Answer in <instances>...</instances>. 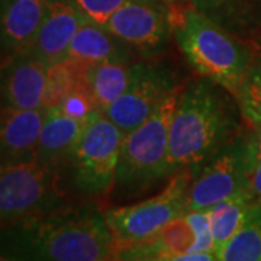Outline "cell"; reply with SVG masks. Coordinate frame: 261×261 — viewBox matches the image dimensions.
<instances>
[{"label":"cell","mask_w":261,"mask_h":261,"mask_svg":"<svg viewBox=\"0 0 261 261\" xmlns=\"http://www.w3.org/2000/svg\"><path fill=\"white\" fill-rule=\"evenodd\" d=\"M2 254L13 261H118L105 211L84 200L2 226Z\"/></svg>","instance_id":"obj_1"},{"label":"cell","mask_w":261,"mask_h":261,"mask_svg":"<svg viewBox=\"0 0 261 261\" xmlns=\"http://www.w3.org/2000/svg\"><path fill=\"white\" fill-rule=\"evenodd\" d=\"M241 111L232 93L207 79L183 86L170 123L168 174H195L209 159L238 137Z\"/></svg>","instance_id":"obj_2"},{"label":"cell","mask_w":261,"mask_h":261,"mask_svg":"<svg viewBox=\"0 0 261 261\" xmlns=\"http://www.w3.org/2000/svg\"><path fill=\"white\" fill-rule=\"evenodd\" d=\"M173 37L187 63L200 77L237 94L257 48L235 38L193 6L171 8Z\"/></svg>","instance_id":"obj_3"},{"label":"cell","mask_w":261,"mask_h":261,"mask_svg":"<svg viewBox=\"0 0 261 261\" xmlns=\"http://www.w3.org/2000/svg\"><path fill=\"white\" fill-rule=\"evenodd\" d=\"M180 92L166 97L147 121L125 135L119 151L115 192L119 197H138L148 193L168 174L170 123Z\"/></svg>","instance_id":"obj_4"},{"label":"cell","mask_w":261,"mask_h":261,"mask_svg":"<svg viewBox=\"0 0 261 261\" xmlns=\"http://www.w3.org/2000/svg\"><path fill=\"white\" fill-rule=\"evenodd\" d=\"M123 138L125 134L105 113H94L63 168L68 192L84 202L111 195Z\"/></svg>","instance_id":"obj_5"},{"label":"cell","mask_w":261,"mask_h":261,"mask_svg":"<svg viewBox=\"0 0 261 261\" xmlns=\"http://www.w3.org/2000/svg\"><path fill=\"white\" fill-rule=\"evenodd\" d=\"M74 203L63 173L38 160L2 164L0 215L2 226L54 212Z\"/></svg>","instance_id":"obj_6"},{"label":"cell","mask_w":261,"mask_h":261,"mask_svg":"<svg viewBox=\"0 0 261 261\" xmlns=\"http://www.w3.org/2000/svg\"><path fill=\"white\" fill-rule=\"evenodd\" d=\"M190 183L192 171L183 170L170 178L157 195L138 203L105 209V218L116 244V252L152 238L170 222L186 215Z\"/></svg>","instance_id":"obj_7"},{"label":"cell","mask_w":261,"mask_h":261,"mask_svg":"<svg viewBox=\"0 0 261 261\" xmlns=\"http://www.w3.org/2000/svg\"><path fill=\"white\" fill-rule=\"evenodd\" d=\"M251 170L248 137L240 134L192 174L186 214L207 211L222 200L247 195Z\"/></svg>","instance_id":"obj_8"},{"label":"cell","mask_w":261,"mask_h":261,"mask_svg":"<svg viewBox=\"0 0 261 261\" xmlns=\"http://www.w3.org/2000/svg\"><path fill=\"white\" fill-rule=\"evenodd\" d=\"M181 89L171 65L132 63L129 86L103 113L126 135L147 121L166 97Z\"/></svg>","instance_id":"obj_9"},{"label":"cell","mask_w":261,"mask_h":261,"mask_svg":"<svg viewBox=\"0 0 261 261\" xmlns=\"http://www.w3.org/2000/svg\"><path fill=\"white\" fill-rule=\"evenodd\" d=\"M171 13L164 0H126L105 29L142 56H155L173 35Z\"/></svg>","instance_id":"obj_10"},{"label":"cell","mask_w":261,"mask_h":261,"mask_svg":"<svg viewBox=\"0 0 261 261\" xmlns=\"http://www.w3.org/2000/svg\"><path fill=\"white\" fill-rule=\"evenodd\" d=\"M84 20L75 0H48L44 18L27 53L49 67L61 63Z\"/></svg>","instance_id":"obj_11"},{"label":"cell","mask_w":261,"mask_h":261,"mask_svg":"<svg viewBox=\"0 0 261 261\" xmlns=\"http://www.w3.org/2000/svg\"><path fill=\"white\" fill-rule=\"evenodd\" d=\"M49 65L29 53H19L3 61L2 100L15 109L45 106Z\"/></svg>","instance_id":"obj_12"},{"label":"cell","mask_w":261,"mask_h":261,"mask_svg":"<svg viewBox=\"0 0 261 261\" xmlns=\"http://www.w3.org/2000/svg\"><path fill=\"white\" fill-rule=\"evenodd\" d=\"M48 106L38 109L2 108V164L37 160L38 144Z\"/></svg>","instance_id":"obj_13"},{"label":"cell","mask_w":261,"mask_h":261,"mask_svg":"<svg viewBox=\"0 0 261 261\" xmlns=\"http://www.w3.org/2000/svg\"><path fill=\"white\" fill-rule=\"evenodd\" d=\"M199 13L235 38L261 49V0H187Z\"/></svg>","instance_id":"obj_14"},{"label":"cell","mask_w":261,"mask_h":261,"mask_svg":"<svg viewBox=\"0 0 261 261\" xmlns=\"http://www.w3.org/2000/svg\"><path fill=\"white\" fill-rule=\"evenodd\" d=\"M90 119L74 118L60 106L49 108L39 137L38 161L63 173L67 160L82 138Z\"/></svg>","instance_id":"obj_15"},{"label":"cell","mask_w":261,"mask_h":261,"mask_svg":"<svg viewBox=\"0 0 261 261\" xmlns=\"http://www.w3.org/2000/svg\"><path fill=\"white\" fill-rule=\"evenodd\" d=\"M47 5L48 0H2L3 61L28 51Z\"/></svg>","instance_id":"obj_16"},{"label":"cell","mask_w":261,"mask_h":261,"mask_svg":"<svg viewBox=\"0 0 261 261\" xmlns=\"http://www.w3.org/2000/svg\"><path fill=\"white\" fill-rule=\"evenodd\" d=\"M132 48L108 29L84 20L73 38L65 58L89 64L100 63H132Z\"/></svg>","instance_id":"obj_17"},{"label":"cell","mask_w":261,"mask_h":261,"mask_svg":"<svg viewBox=\"0 0 261 261\" xmlns=\"http://www.w3.org/2000/svg\"><path fill=\"white\" fill-rule=\"evenodd\" d=\"M196 240L195 228L189 222L186 215H183L164 226L152 238L118 250L116 260L149 261L163 255L192 252Z\"/></svg>","instance_id":"obj_18"},{"label":"cell","mask_w":261,"mask_h":261,"mask_svg":"<svg viewBox=\"0 0 261 261\" xmlns=\"http://www.w3.org/2000/svg\"><path fill=\"white\" fill-rule=\"evenodd\" d=\"M132 63H100L89 68L87 84L94 108L105 112L129 86Z\"/></svg>","instance_id":"obj_19"},{"label":"cell","mask_w":261,"mask_h":261,"mask_svg":"<svg viewBox=\"0 0 261 261\" xmlns=\"http://www.w3.org/2000/svg\"><path fill=\"white\" fill-rule=\"evenodd\" d=\"M216 255L219 261H261V203L248 207L240 229Z\"/></svg>","instance_id":"obj_20"},{"label":"cell","mask_w":261,"mask_h":261,"mask_svg":"<svg viewBox=\"0 0 261 261\" xmlns=\"http://www.w3.org/2000/svg\"><path fill=\"white\" fill-rule=\"evenodd\" d=\"M89 63L65 58L61 63L51 65L48 73V89L45 97V106L53 108L64 99L67 94L86 90L89 92L87 75ZM90 94V93H89Z\"/></svg>","instance_id":"obj_21"},{"label":"cell","mask_w":261,"mask_h":261,"mask_svg":"<svg viewBox=\"0 0 261 261\" xmlns=\"http://www.w3.org/2000/svg\"><path fill=\"white\" fill-rule=\"evenodd\" d=\"M251 205L247 195H240L222 200L207 209L214 233L215 252L228 243L240 229Z\"/></svg>","instance_id":"obj_22"},{"label":"cell","mask_w":261,"mask_h":261,"mask_svg":"<svg viewBox=\"0 0 261 261\" xmlns=\"http://www.w3.org/2000/svg\"><path fill=\"white\" fill-rule=\"evenodd\" d=\"M237 103L248 126H261V54H257L235 94Z\"/></svg>","instance_id":"obj_23"},{"label":"cell","mask_w":261,"mask_h":261,"mask_svg":"<svg viewBox=\"0 0 261 261\" xmlns=\"http://www.w3.org/2000/svg\"><path fill=\"white\" fill-rule=\"evenodd\" d=\"M125 3L126 0H75L83 18L102 28H106L115 12Z\"/></svg>","instance_id":"obj_24"},{"label":"cell","mask_w":261,"mask_h":261,"mask_svg":"<svg viewBox=\"0 0 261 261\" xmlns=\"http://www.w3.org/2000/svg\"><path fill=\"white\" fill-rule=\"evenodd\" d=\"M186 218L195 228L196 240L192 252H215L214 233L211 225V216L207 211H193L187 212Z\"/></svg>","instance_id":"obj_25"},{"label":"cell","mask_w":261,"mask_h":261,"mask_svg":"<svg viewBox=\"0 0 261 261\" xmlns=\"http://www.w3.org/2000/svg\"><path fill=\"white\" fill-rule=\"evenodd\" d=\"M149 261H219V258L216 252H185V254L163 255Z\"/></svg>","instance_id":"obj_26"},{"label":"cell","mask_w":261,"mask_h":261,"mask_svg":"<svg viewBox=\"0 0 261 261\" xmlns=\"http://www.w3.org/2000/svg\"><path fill=\"white\" fill-rule=\"evenodd\" d=\"M247 197L251 203H261V163L252 167L247 189Z\"/></svg>","instance_id":"obj_27"},{"label":"cell","mask_w":261,"mask_h":261,"mask_svg":"<svg viewBox=\"0 0 261 261\" xmlns=\"http://www.w3.org/2000/svg\"><path fill=\"white\" fill-rule=\"evenodd\" d=\"M248 151H250L252 167L261 163V126L254 128L248 135Z\"/></svg>","instance_id":"obj_28"},{"label":"cell","mask_w":261,"mask_h":261,"mask_svg":"<svg viewBox=\"0 0 261 261\" xmlns=\"http://www.w3.org/2000/svg\"><path fill=\"white\" fill-rule=\"evenodd\" d=\"M260 51H261V49H260Z\"/></svg>","instance_id":"obj_29"}]
</instances>
